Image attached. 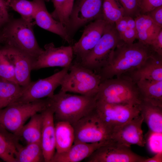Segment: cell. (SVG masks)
<instances>
[{
  "label": "cell",
  "mask_w": 162,
  "mask_h": 162,
  "mask_svg": "<svg viewBox=\"0 0 162 162\" xmlns=\"http://www.w3.org/2000/svg\"><path fill=\"white\" fill-rule=\"evenodd\" d=\"M148 16L158 26L162 28V6L144 14Z\"/></svg>",
  "instance_id": "cell-38"
},
{
  "label": "cell",
  "mask_w": 162,
  "mask_h": 162,
  "mask_svg": "<svg viewBox=\"0 0 162 162\" xmlns=\"http://www.w3.org/2000/svg\"><path fill=\"white\" fill-rule=\"evenodd\" d=\"M75 0H67L65 8V14L69 25V18ZM69 28V27H68Z\"/></svg>",
  "instance_id": "cell-40"
},
{
  "label": "cell",
  "mask_w": 162,
  "mask_h": 162,
  "mask_svg": "<svg viewBox=\"0 0 162 162\" xmlns=\"http://www.w3.org/2000/svg\"><path fill=\"white\" fill-rule=\"evenodd\" d=\"M56 152L67 151L74 144V131L72 124L65 121H57L55 124Z\"/></svg>",
  "instance_id": "cell-25"
},
{
  "label": "cell",
  "mask_w": 162,
  "mask_h": 162,
  "mask_svg": "<svg viewBox=\"0 0 162 162\" xmlns=\"http://www.w3.org/2000/svg\"><path fill=\"white\" fill-rule=\"evenodd\" d=\"M47 98L57 121L72 125L94 110L97 103L96 96L73 95L61 90Z\"/></svg>",
  "instance_id": "cell-2"
},
{
  "label": "cell",
  "mask_w": 162,
  "mask_h": 162,
  "mask_svg": "<svg viewBox=\"0 0 162 162\" xmlns=\"http://www.w3.org/2000/svg\"><path fill=\"white\" fill-rule=\"evenodd\" d=\"M33 23L21 17L10 19L1 31L2 42L26 54L34 61L44 49L39 46L33 29Z\"/></svg>",
  "instance_id": "cell-3"
},
{
  "label": "cell",
  "mask_w": 162,
  "mask_h": 162,
  "mask_svg": "<svg viewBox=\"0 0 162 162\" xmlns=\"http://www.w3.org/2000/svg\"><path fill=\"white\" fill-rule=\"evenodd\" d=\"M138 41L150 45L162 28L158 26L148 16L140 14L134 18Z\"/></svg>",
  "instance_id": "cell-23"
},
{
  "label": "cell",
  "mask_w": 162,
  "mask_h": 162,
  "mask_svg": "<svg viewBox=\"0 0 162 162\" xmlns=\"http://www.w3.org/2000/svg\"><path fill=\"white\" fill-rule=\"evenodd\" d=\"M154 52L150 45L139 41L131 44L122 42L111 52L107 63L98 73L101 81L138 68Z\"/></svg>",
  "instance_id": "cell-1"
},
{
  "label": "cell",
  "mask_w": 162,
  "mask_h": 162,
  "mask_svg": "<svg viewBox=\"0 0 162 162\" xmlns=\"http://www.w3.org/2000/svg\"><path fill=\"white\" fill-rule=\"evenodd\" d=\"M49 107L47 98L28 103H13L0 110V125L18 136L27 120Z\"/></svg>",
  "instance_id": "cell-5"
},
{
  "label": "cell",
  "mask_w": 162,
  "mask_h": 162,
  "mask_svg": "<svg viewBox=\"0 0 162 162\" xmlns=\"http://www.w3.org/2000/svg\"><path fill=\"white\" fill-rule=\"evenodd\" d=\"M140 114L147 124L149 131L162 133V107L142 100L138 105Z\"/></svg>",
  "instance_id": "cell-22"
},
{
  "label": "cell",
  "mask_w": 162,
  "mask_h": 162,
  "mask_svg": "<svg viewBox=\"0 0 162 162\" xmlns=\"http://www.w3.org/2000/svg\"><path fill=\"white\" fill-rule=\"evenodd\" d=\"M107 23L102 18L97 19L85 27L78 41L72 45L74 60L79 62L93 48L103 35Z\"/></svg>",
  "instance_id": "cell-14"
},
{
  "label": "cell",
  "mask_w": 162,
  "mask_h": 162,
  "mask_svg": "<svg viewBox=\"0 0 162 162\" xmlns=\"http://www.w3.org/2000/svg\"><path fill=\"white\" fill-rule=\"evenodd\" d=\"M22 91L18 83L0 78V110L16 101Z\"/></svg>",
  "instance_id": "cell-27"
},
{
  "label": "cell",
  "mask_w": 162,
  "mask_h": 162,
  "mask_svg": "<svg viewBox=\"0 0 162 162\" xmlns=\"http://www.w3.org/2000/svg\"><path fill=\"white\" fill-rule=\"evenodd\" d=\"M69 71L62 81L61 91L96 96L101 81L99 74L75 61H72Z\"/></svg>",
  "instance_id": "cell-6"
},
{
  "label": "cell",
  "mask_w": 162,
  "mask_h": 162,
  "mask_svg": "<svg viewBox=\"0 0 162 162\" xmlns=\"http://www.w3.org/2000/svg\"><path fill=\"white\" fill-rule=\"evenodd\" d=\"M162 134L150 131L148 133V147L152 152L157 153L162 152Z\"/></svg>",
  "instance_id": "cell-35"
},
{
  "label": "cell",
  "mask_w": 162,
  "mask_h": 162,
  "mask_svg": "<svg viewBox=\"0 0 162 162\" xmlns=\"http://www.w3.org/2000/svg\"><path fill=\"white\" fill-rule=\"evenodd\" d=\"M6 1L8 6L19 14L22 18L28 22H32L35 9V4L33 0Z\"/></svg>",
  "instance_id": "cell-31"
},
{
  "label": "cell",
  "mask_w": 162,
  "mask_h": 162,
  "mask_svg": "<svg viewBox=\"0 0 162 162\" xmlns=\"http://www.w3.org/2000/svg\"><path fill=\"white\" fill-rule=\"evenodd\" d=\"M147 158L134 152L130 147L112 141L99 147L85 160L87 162H144Z\"/></svg>",
  "instance_id": "cell-12"
},
{
  "label": "cell",
  "mask_w": 162,
  "mask_h": 162,
  "mask_svg": "<svg viewBox=\"0 0 162 162\" xmlns=\"http://www.w3.org/2000/svg\"><path fill=\"white\" fill-rule=\"evenodd\" d=\"M149 45L154 52L162 56V29Z\"/></svg>",
  "instance_id": "cell-39"
},
{
  "label": "cell",
  "mask_w": 162,
  "mask_h": 162,
  "mask_svg": "<svg viewBox=\"0 0 162 162\" xmlns=\"http://www.w3.org/2000/svg\"><path fill=\"white\" fill-rule=\"evenodd\" d=\"M19 137L0 125V158L7 162H16V156L22 146Z\"/></svg>",
  "instance_id": "cell-21"
},
{
  "label": "cell",
  "mask_w": 162,
  "mask_h": 162,
  "mask_svg": "<svg viewBox=\"0 0 162 162\" xmlns=\"http://www.w3.org/2000/svg\"><path fill=\"white\" fill-rule=\"evenodd\" d=\"M123 42L115 23H107L103 35L93 48L84 59L77 62L98 74L107 63L111 52Z\"/></svg>",
  "instance_id": "cell-7"
},
{
  "label": "cell",
  "mask_w": 162,
  "mask_h": 162,
  "mask_svg": "<svg viewBox=\"0 0 162 162\" xmlns=\"http://www.w3.org/2000/svg\"><path fill=\"white\" fill-rule=\"evenodd\" d=\"M138 105L109 103L97 100L95 111L111 134L114 130L140 114Z\"/></svg>",
  "instance_id": "cell-9"
},
{
  "label": "cell",
  "mask_w": 162,
  "mask_h": 162,
  "mask_svg": "<svg viewBox=\"0 0 162 162\" xmlns=\"http://www.w3.org/2000/svg\"><path fill=\"white\" fill-rule=\"evenodd\" d=\"M162 152H158L151 158H147L144 162H162Z\"/></svg>",
  "instance_id": "cell-41"
},
{
  "label": "cell",
  "mask_w": 162,
  "mask_h": 162,
  "mask_svg": "<svg viewBox=\"0 0 162 162\" xmlns=\"http://www.w3.org/2000/svg\"><path fill=\"white\" fill-rule=\"evenodd\" d=\"M0 50L13 66L17 83L24 86L31 82L30 74L34 61L31 57L14 47L5 45Z\"/></svg>",
  "instance_id": "cell-15"
},
{
  "label": "cell",
  "mask_w": 162,
  "mask_h": 162,
  "mask_svg": "<svg viewBox=\"0 0 162 162\" xmlns=\"http://www.w3.org/2000/svg\"><path fill=\"white\" fill-rule=\"evenodd\" d=\"M66 0H52L54 10L51 14L54 19L59 22L68 31L69 24L65 14Z\"/></svg>",
  "instance_id": "cell-33"
},
{
  "label": "cell",
  "mask_w": 162,
  "mask_h": 162,
  "mask_svg": "<svg viewBox=\"0 0 162 162\" xmlns=\"http://www.w3.org/2000/svg\"><path fill=\"white\" fill-rule=\"evenodd\" d=\"M69 67L64 68L47 78L31 81L22 86V95L16 102L28 103L51 97L56 88L61 86L64 77L68 73Z\"/></svg>",
  "instance_id": "cell-10"
},
{
  "label": "cell",
  "mask_w": 162,
  "mask_h": 162,
  "mask_svg": "<svg viewBox=\"0 0 162 162\" xmlns=\"http://www.w3.org/2000/svg\"><path fill=\"white\" fill-rule=\"evenodd\" d=\"M0 78L17 83L13 66L0 49Z\"/></svg>",
  "instance_id": "cell-32"
},
{
  "label": "cell",
  "mask_w": 162,
  "mask_h": 162,
  "mask_svg": "<svg viewBox=\"0 0 162 162\" xmlns=\"http://www.w3.org/2000/svg\"><path fill=\"white\" fill-rule=\"evenodd\" d=\"M143 122V117L138 115L114 130L111 135V140L129 147L132 145L144 146L146 143L142 128Z\"/></svg>",
  "instance_id": "cell-16"
},
{
  "label": "cell",
  "mask_w": 162,
  "mask_h": 162,
  "mask_svg": "<svg viewBox=\"0 0 162 162\" xmlns=\"http://www.w3.org/2000/svg\"><path fill=\"white\" fill-rule=\"evenodd\" d=\"M136 84L142 100L162 107V81L143 79Z\"/></svg>",
  "instance_id": "cell-24"
},
{
  "label": "cell",
  "mask_w": 162,
  "mask_h": 162,
  "mask_svg": "<svg viewBox=\"0 0 162 162\" xmlns=\"http://www.w3.org/2000/svg\"><path fill=\"white\" fill-rule=\"evenodd\" d=\"M115 25L121 39L124 43L132 44L137 39V32L134 18L124 16L116 21Z\"/></svg>",
  "instance_id": "cell-28"
},
{
  "label": "cell",
  "mask_w": 162,
  "mask_h": 162,
  "mask_svg": "<svg viewBox=\"0 0 162 162\" xmlns=\"http://www.w3.org/2000/svg\"><path fill=\"white\" fill-rule=\"evenodd\" d=\"M72 126L75 134L74 143L111 141V131L99 118L95 109Z\"/></svg>",
  "instance_id": "cell-8"
},
{
  "label": "cell",
  "mask_w": 162,
  "mask_h": 162,
  "mask_svg": "<svg viewBox=\"0 0 162 162\" xmlns=\"http://www.w3.org/2000/svg\"><path fill=\"white\" fill-rule=\"evenodd\" d=\"M124 16V10L118 0H103L102 17L107 23H115Z\"/></svg>",
  "instance_id": "cell-30"
},
{
  "label": "cell",
  "mask_w": 162,
  "mask_h": 162,
  "mask_svg": "<svg viewBox=\"0 0 162 162\" xmlns=\"http://www.w3.org/2000/svg\"><path fill=\"white\" fill-rule=\"evenodd\" d=\"M42 113L43 124L40 144L44 162H50L56 152L54 113L49 107Z\"/></svg>",
  "instance_id": "cell-19"
},
{
  "label": "cell",
  "mask_w": 162,
  "mask_h": 162,
  "mask_svg": "<svg viewBox=\"0 0 162 162\" xmlns=\"http://www.w3.org/2000/svg\"><path fill=\"white\" fill-rule=\"evenodd\" d=\"M96 98L109 103L135 106L142 100L136 83L124 76L101 81Z\"/></svg>",
  "instance_id": "cell-4"
},
{
  "label": "cell",
  "mask_w": 162,
  "mask_h": 162,
  "mask_svg": "<svg viewBox=\"0 0 162 162\" xmlns=\"http://www.w3.org/2000/svg\"><path fill=\"white\" fill-rule=\"evenodd\" d=\"M162 6V0H140L141 14L146 13Z\"/></svg>",
  "instance_id": "cell-36"
},
{
  "label": "cell",
  "mask_w": 162,
  "mask_h": 162,
  "mask_svg": "<svg viewBox=\"0 0 162 162\" xmlns=\"http://www.w3.org/2000/svg\"><path fill=\"white\" fill-rule=\"evenodd\" d=\"M6 0H0V28L5 25L10 19Z\"/></svg>",
  "instance_id": "cell-37"
},
{
  "label": "cell",
  "mask_w": 162,
  "mask_h": 162,
  "mask_svg": "<svg viewBox=\"0 0 162 162\" xmlns=\"http://www.w3.org/2000/svg\"><path fill=\"white\" fill-rule=\"evenodd\" d=\"M43 124L42 112L32 116L28 122L21 130L18 136L27 144L40 142Z\"/></svg>",
  "instance_id": "cell-26"
},
{
  "label": "cell",
  "mask_w": 162,
  "mask_h": 162,
  "mask_svg": "<svg viewBox=\"0 0 162 162\" xmlns=\"http://www.w3.org/2000/svg\"><path fill=\"white\" fill-rule=\"evenodd\" d=\"M124 11V16L134 18L141 14L140 0H118Z\"/></svg>",
  "instance_id": "cell-34"
},
{
  "label": "cell",
  "mask_w": 162,
  "mask_h": 162,
  "mask_svg": "<svg viewBox=\"0 0 162 162\" xmlns=\"http://www.w3.org/2000/svg\"><path fill=\"white\" fill-rule=\"evenodd\" d=\"M16 162H44L40 142L27 144L21 146L16 156Z\"/></svg>",
  "instance_id": "cell-29"
},
{
  "label": "cell",
  "mask_w": 162,
  "mask_h": 162,
  "mask_svg": "<svg viewBox=\"0 0 162 162\" xmlns=\"http://www.w3.org/2000/svg\"><path fill=\"white\" fill-rule=\"evenodd\" d=\"M103 0H75L69 18L68 32L73 37L80 28L102 18Z\"/></svg>",
  "instance_id": "cell-11"
},
{
  "label": "cell",
  "mask_w": 162,
  "mask_h": 162,
  "mask_svg": "<svg viewBox=\"0 0 162 162\" xmlns=\"http://www.w3.org/2000/svg\"><path fill=\"white\" fill-rule=\"evenodd\" d=\"M122 75L136 83L143 79L162 81V56L155 52L138 68Z\"/></svg>",
  "instance_id": "cell-18"
},
{
  "label": "cell",
  "mask_w": 162,
  "mask_h": 162,
  "mask_svg": "<svg viewBox=\"0 0 162 162\" xmlns=\"http://www.w3.org/2000/svg\"><path fill=\"white\" fill-rule=\"evenodd\" d=\"M2 42V33L1 31H0V44Z\"/></svg>",
  "instance_id": "cell-42"
},
{
  "label": "cell",
  "mask_w": 162,
  "mask_h": 162,
  "mask_svg": "<svg viewBox=\"0 0 162 162\" xmlns=\"http://www.w3.org/2000/svg\"><path fill=\"white\" fill-rule=\"evenodd\" d=\"M42 53L34 61L32 69L54 67H69L73 59L72 45L56 47L53 43L45 45Z\"/></svg>",
  "instance_id": "cell-13"
},
{
  "label": "cell",
  "mask_w": 162,
  "mask_h": 162,
  "mask_svg": "<svg viewBox=\"0 0 162 162\" xmlns=\"http://www.w3.org/2000/svg\"><path fill=\"white\" fill-rule=\"evenodd\" d=\"M109 142L92 143L74 142L66 151L55 153L50 162H78L85 159L100 147Z\"/></svg>",
  "instance_id": "cell-20"
},
{
  "label": "cell",
  "mask_w": 162,
  "mask_h": 162,
  "mask_svg": "<svg viewBox=\"0 0 162 162\" xmlns=\"http://www.w3.org/2000/svg\"><path fill=\"white\" fill-rule=\"evenodd\" d=\"M33 0L35 4L34 17L35 23L41 28L59 35L70 45L74 44L73 39L67 29L48 12L45 2L49 0Z\"/></svg>",
  "instance_id": "cell-17"
}]
</instances>
